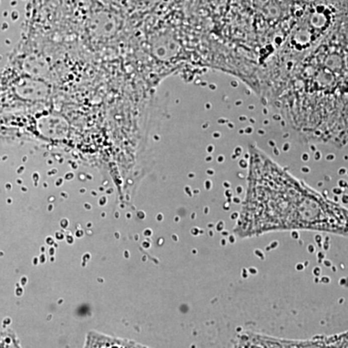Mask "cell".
I'll list each match as a JSON object with an SVG mask.
<instances>
[{
  "label": "cell",
  "mask_w": 348,
  "mask_h": 348,
  "mask_svg": "<svg viewBox=\"0 0 348 348\" xmlns=\"http://www.w3.org/2000/svg\"><path fill=\"white\" fill-rule=\"evenodd\" d=\"M84 348H150L137 343L136 341L106 336L96 332L87 336Z\"/></svg>",
  "instance_id": "1"
},
{
  "label": "cell",
  "mask_w": 348,
  "mask_h": 348,
  "mask_svg": "<svg viewBox=\"0 0 348 348\" xmlns=\"http://www.w3.org/2000/svg\"><path fill=\"white\" fill-rule=\"evenodd\" d=\"M0 348H21L15 337L10 334L0 335Z\"/></svg>",
  "instance_id": "2"
}]
</instances>
